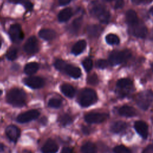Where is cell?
<instances>
[{
  "instance_id": "obj_51",
  "label": "cell",
  "mask_w": 153,
  "mask_h": 153,
  "mask_svg": "<svg viewBox=\"0 0 153 153\" xmlns=\"http://www.w3.org/2000/svg\"><path fill=\"white\" fill-rule=\"evenodd\" d=\"M1 42H0V48H1Z\"/></svg>"
},
{
  "instance_id": "obj_47",
  "label": "cell",
  "mask_w": 153,
  "mask_h": 153,
  "mask_svg": "<svg viewBox=\"0 0 153 153\" xmlns=\"http://www.w3.org/2000/svg\"><path fill=\"white\" fill-rule=\"evenodd\" d=\"M105 1H111L112 0H105Z\"/></svg>"
},
{
  "instance_id": "obj_15",
  "label": "cell",
  "mask_w": 153,
  "mask_h": 153,
  "mask_svg": "<svg viewBox=\"0 0 153 153\" xmlns=\"http://www.w3.org/2000/svg\"><path fill=\"white\" fill-rule=\"evenodd\" d=\"M58 151L57 143L52 139H48L41 148L42 153H56Z\"/></svg>"
},
{
  "instance_id": "obj_14",
  "label": "cell",
  "mask_w": 153,
  "mask_h": 153,
  "mask_svg": "<svg viewBox=\"0 0 153 153\" xmlns=\"http://www.w3.org/2000/svg\"><path fill=\"white\" fill-rule=\"evenodd\" d=\"M5 133L8 139L14 142H17L20 134V131L19 128L14 125L8 126L6 128Z\"/></svg>"
},
{
  "instance_id": "obj_48",
  "label": "cell",
  "mask_w": 153,
  "mask_h": 153,
  "mask_svg": "<svg viewBox=\"0 0 153 153\" xmlns=\"http://www.w3.org/2000/svg\"><path fill=\"white\" fill-rule=\"evenodd\" d=\"M152 70H153V63H152Z\"/></svg>"
},
{
  "instance_id": "obj_40",
  "label": "cell",
  "mask_w": 153,
  "mask_h": 153,
  "mask_svg": "<svg viewBox=\"0 0 153 153\" xmlns=\"http://www.w3.org/2000/svg\"><path fill=\"white\" fill-rule=\"evenodd\" d=\"M72 0H59V3L60 5H65L68 4Z\"/></svg>"
},
{
  "instance_id": "obj_17",
  "label": "cell",
  "mask_w": 153,
  "mask_h": 153,
  "mask_svg": "<svg viewBox=\"0 0 153 153\" xmlns=\"http://www.w3.org/2000/svg\"><path fill=\"white\" fill-rule=\"evenodd\" d=\"M65 72L70 76L74 78H78L81 75V69L76 66L71 65H66Z\"/></svg>"
},
{
  "instance_id": "obj_29",
  "label": "cell",
  "mask_w": 153,
  "mask_h": 153,
  "mask_svg": "<svg viewBox=\"0 0 153 153\" xmlns=\"http://www.w3.org/2000/svg\"><path fill=\"white\" fill-rule=\"evenodd\" d=\"M82 23V18H77L74 20L71 25V30L74 33L77 32L79 29Z\"/></svg>"
},
{
  "instance_id": "obj_3",
  "label": "cell",
  "mask_w": 153,
  "mask_h": 153,
  "mask_svg": "<svg viewBox=\"0 0 153 153\" xmlns=\"http://www.w3.org/2000/svg\"><path fill=\"white\" fill-rule=\"evenodd\" d=\"M97 100V94L94 90L91 88L82 90L79 96L78 101L82 107H88L95 103Z\"/></svg>"
},
{
  "instance_id": "obj_8",
  "label": "cell",
  "mask_w": 153,
  "mask_h": 153,
  "mask_svg": "<svg viewBox=\"0 0 153 153\" xmlns=\"http://www.w3.org/2000/svg\"><path fill=\"white\" fill-rule=\"evenodd\" d=\"M117 87L120 94L125 96L133 87V82L128 78H121L117 82Z\"/></svg>"
},
{
  "instance_id": "obj_42",
  "label": "cell",
  "mask_w": 153,
  "mask_h": 153,
  "mask_svg": "<svg viewBox=\"0 0 153 153\" xmlns=\"http://www.w3.org/2000/svg\"><path fill=\"white\" fill-rule=\"evenodd\" d=\"M25 7L27 8L31 9L32 8V4H30L29 2H26L25 3Z\"/></svg>"
},
{
  "instance_id": "obj_39",
  "label": "cell",
  "mask_w": 153,
  "mask_h": 153,
  "mask_svg": "<svg viewBox=\"0 0 153 153\" xmlns=\"http://www.w3.org/2000/svg\"><path fill=\"white\" fill-rule=\"evenodd\" d=\"M60 153H73V151L71 148L68 147H65L62 149Z\"/></svg>"
},
{
  "instance_id": "obj_18",
  "label": "cell",
  "mask_w": 153,
  "mask_h": 153,
  "mask_svg": "<svg viewBox=\"0 0 153 153\" xmlns=\"http://www.w3.org/2000/svg\"><path fill=\"white\" fill-rule=\"evenodd\" d=\"M118 113L120 115L126 117H131L136 115V111L135 109L131 106L127 105L121 106L118 109Z\"/></svg>"
},
{
  "instance_id": "obj_41",
  "label": "cell",
  "mask_w": 153,
  "mask_h": 153,
  "mask_svg": "<svg viewBox=\"0 0 153 153\" xmlns=\"http://www.w3.org/2000/svg\"><path fill=\"white\" fill-rule=\"evenodd\" d=\"M90 129L88 128V127H84L82 128V131L84 133H86V134H88L90 133Z\"/></svg>"
},
{
  "instance_id": "obj_13",
  "label": "cell",
  "mask_w": 153,
  "mask_h": 153,
  "mask_svg": "<svg viewBox=\"0 0 153 153\" xmlns=\"http://www.w3.org/2000/svg\"><path fill=\"white\" fill-rule=\"evenodd\" d=\"M134 128L137 133L143 139H146L148 136V126L143 121H137L134 124Z\"/></svg>"
},
{
  "instance_id": "obj_32",
  "label": "cell",
  "mask_w": 153,
  "mask_h": 153,
  "mask_svg": "<svg viewBox=\"0 0 153 153\" xmlns=\"http://www.w3.org/2000/svg\"><path fill=\"white\" fill-rule=\"evenodd\" d=\"M66 65L67 64L66 63V62L62 60H57L54 63L55 68L60 71H65Z\"/></svg>"
},
{
  "instance_id": "obj_46",
  "label": "cell",
  "mask_w": 153,
  "mask_h": 153,
  "mask_svg": "<svg viewBox=\"0 0 153 153\" xmlns=\"http://www.w3.org/2000/svg\"><path fill=\"white\" fill-rule=\"evenodd\" d=\"M2 90H0V96L1 95V94H2Z\"/></svg>"
},
{
  "instance_id": "obj_26",
  "label": "cell",
  "mask_w": 153,
  "mask_h": 153,
  "mask_svg": "<svg viewBox=\"0 0 153 153\" xmlns=\"http://www.w3.org/2000/svg\"><path fill=\"white\" fill-rule=\"evenodd\" d=\"M102 29L98 25H90L87 27V33L90 36H98L102 32Z\"/></svg>"
},
{
  "instance_id": "obj_30",
  "label": "cell",
  "mask_w": 153,
  "mask_h": 153,
  "mask_svg": "<svg viewBox=\"0 0 153 153\" xmlns=\"http://www.w3.org/2000/svg\"><path fill=\"white\" fill-rule=\"evenodd\" d=\"M61 105H62L61 100L56 98H52L50 99L48 103V106L53 108H58L61 106Z\"/></svg>"
},
{
  "instance_id": "obj_10",
  "label": "cell",
  "mask_w": 153,
  "mask_h": 153,
  "mask_svg": "<svg viewBox=\"0 0 153 153\" xmlns=\"http://www.w3.org/2000/svg\"><path fill=\"white\" fill-rule=\"evenodd\" d=\"M38 42L34 36L29 38L24 45V50L27 54H34L38 51Z\"/></svg>"
},
{
  "instance_id": "obj_24",
  "label": "cell",
  "mask_w": 153,
  "mask_h": 153,
  "mask_svg": "<svg viewBox=\"0 0 153 153\" xmlns=\"http://www.w3.org/2000/svg\"><path fill=\"white\" fill-rule=\"evenodd\" d=\"M81 150L82 153H96L97 148L93 143L87 142L82 145Z\"/></svg>"
},
{
  "instance_id": "obj_38",
  "label": "cell",
  "mask_w": 153,
  "mask_h": 153,
  "mask_svg": "<svg viewBox=\"0 0 153 153\" xmlns=\"http://www.w3.org/2000/svg\"><path fill=\"white\" fill-rule=\"evenodd\" d=\"M124 4V1L123 0H117L115 5V8H120L123 7Z\"/></svg>"
},
{
  "instance_id": "obj_6",
  "label": "cell",
  "mask_w": 153,
  "mask_h": 153,
  "mask_svg": "<svg viewBox=\"0 0 153 153\" xmlns=\"http://www.w3.org/2000/svg\"><path fill=\"white\" fill-rule=\"evenodd\" d=\"M108 115L102 112H90L85 115L84 118L86 122L90 124H98L105 121Z\"/></svg>"
},
{
  "instance_id": "obj_4",
  "label": "cell",
  "mask_w": 153,
  "mask_h": 153,
  "mask_svg": "<svg viewBox=\"0 0 153 153\" xmlns=\"http://www.w3.org/2000/svg\"><path fill=\"white\" fill-rule=\"evenodd\" d=\"M153 101V93L150 90H145L139 93L136 98L137 106L142 110H146Z\"/></svg>"
},
{
  "instance_id": "obj_50",
  "label": "cell",
  "mask_w": 153,
  "mask_h": 153,
  "mask_svg": "<svg viewBox=\"0 0 153 153\" xmlns=\"http://www.w3.org/2000/svg\"><path fill=\"white\" fill-rule=\"evenodd\" d=\"M152 14H153V8H152Z\"/></svg>"
},
{
  "instance_id": "obj_35",
  "label": "cell",
  "mask_w": 153,
  "mask_h": 153,
  "mask_svg": "<svg viewBox=\"0 0 153 153\" xmlns=\"http://www.w3.org/2000/svg\"><path fill=\"white\" fill-rule=\"evenodd\" d=\"M87 82H88V83H89L90 84H91V85L97 84L98 82V78H97V75L95 74H92L90 76H89L87 78Z\"/></svg>"
},
{
  "instance_id": "obj_23",
  "label": "cell",
  "mask_w": 153,
  "mask_h": 153,
  "mask_svg": "<svg viewBox=\"0 0 153 153\" xmlns=\"http://www.w3.org/2000/svg\"><path fill=\"white\" fill-rule=\"evenodd\" d=\"M61 91L66 97L71 98L74 97L75 93V88L69 84H63L60 86Z\"/></svg>"
},
{
  "instance_id": "obj_9",
  "label": "cell",
  "mask_w": 153,
  "mask_h": 153,
  "mask_svg": "<svg viewBox=\"0 0 153 153\" xmlns=\"http://www.w3.org/2000/svg\"><path fill=\"white\" fill-rule=\"evenodd\" d=\"M39 115V112L36 109L29 110L22 113L17 117V121L20 123H25L37 118Z\"/></svg>"
},
{
  "instance_id": "obj_7",
  "label": "cell",
  "mask_w": 153,
  "mask_h": 153,
  "mask_svg": "<svg viewBox=\"0 0 153 153\" xmlns=\"http://www.w3.org/2000/svg\"><path fill=\"white\" fill-rule=\"evenodd\" d=\"M9 35L11 39L14 42H19L24 37L21 26L19 24H14L10 26Z\"/></svg>"
},
{
  "instance_id": "obj_31",
  "label": "cell",
  "mask_w": 153,
  "mask_h": 153,
  "mask_svg": "<svg viewBox=\"0 0 153 153\" xmlns=\"http://www.w3.org/2000/svg\"><path fill=\"white\" fill-rule=\"evenodd\" d=\"M114 153H131V151L124 145H118L114 148Z\"/></svg>"
},
{
  "instance_id": "obj_28",
  "label": "cell",
  "mask_w": 153,
  "mask_h": 153,
  "mask_svg": "<svg viewBox=\"0 0 153 153\" xmlns=\"http://www.w3.org/2000/svg\"><path fill=\"white\" fill-rule=\"evenodd\" d=\"M59 121L60 124L62 126H66L70 124L72 122L73 120L70 115L68 114H64L60 117Z\"/></svg>"
},
{
  "instance_id": "obj_12",
  "label": "cell",
  "mask_w": 153,
  "mask_h": 153,
  "mask_svg": "<svg viewBox=\"0 0 153 153\" xmlns=\"http://www.w3.org/2000/svg\"><path fill=\"white\" fill-rule=\"evenodd\" d=\"M130 32L136 37L144 38L147 34L148 30L144 25L139 23V22L136 25L130 27Z\"/></svg>"
},
{
  "instance_id": "obj_34",
  "label": "cell",
  "mask_w": 153,
  "mask_h": 153,
  "mask_svg": "<svg viewBox=\"0 0 153 153\" xmlns=\"http://www.w3.org/2000/svg\"><path fill=\"white\" fill-rule=\"evenodd\" d=\"M82 66L84 68L85 70L86 71H90L92 67H93V62L92 60L89 59V58H87L85 60H84V61L82 62Z\"/></svg>"
},
{
  "instance_id": "obj_11",
  "label": "cell",
  "mask_w": 153,
  "mask_h": 153,
  "mask_svg": "<svg viewBox=\"0 0 153 153\" xmlns=\"http://www.w3.org/2000/svg\"><path fill=\"white\" fill-rule=\"evenodd\" d=\"M25 84L32 88H39L44 86V79L39 76H30L24 79Z\"/></svg>"
},
{
  "instance_id": "obj_16",
  "label": "cell",
  "mask_w": 153,
  "mask_h": 153,
  "mask_svg": "<svg viewBox=\"0 0 153 153\" xmlns=\"http://www.w3.org/2000/svg\"><path fill=\"white\" fill-rule=\"evenodd\" d=\"M126 20L130 27H132L139 23L138 18L136 12L134 10H129L126 14Z\"/></svg>"
},
{
  "instance_id": "obj_49",
  "label": "cell",
  "mask_w": 153,
  "mask_h": 153,
  "mask_svg": "<svg viewBox=\"0 0 153 153\" xmlns=\"http://www.w3.org/2000/svg\"><path fill=\"white\" fill-rule=\"evenodd\" d=\"M152 123H153V117H152Z\"/></svg>"
},
{
  "instance_id": "obj_1",
  "label": "cell",
  "mask_w": 153,
  "mask_h": 153,
  "mask_svg": "<svg viewBox=\"0 0 153 153\" xmlns=\"http://www.w3.org/2000/svg\"><path fill=\"white\" fill-rule=\"evenodd\" d=\"M90 12L91 14L102 23H107L111 14L106 8L99 1H94L90 5Z\"/></svg>"
},
{
  "instance_id": "obj_44",
  "label": "cell",
  "mask_w": 153,
  "mask_h": 153,
  "mask_svg": "<svg viewBox=\"0 0 153 153\" xmlns=\"http://www.w3.org/2000/svg\"><path fill=\"white\" fill-rule=\"evenodd\" d=\"M16 2H23V3H25L26 2H27L28 0H14Z\"/></svg>"
},
{
  "instance_id": "obj_45",
  "label": "cell",
  "mask_w": 153,
  "mask_h": 153,
  "mask_svg": "<svg viewBox=\"0 0 153 153\" xmlns=\"http://www.w3.org/2000/svg\"><path fill=\"white\" fill-rule=\"evenodd\" d=\"M4 150V145L1 143H0V152Z\"/></svg>"
},
{
  "instance_id": "obj_37",
  "label": "cell",
  "mask_w": 153,
  "mask_h": 153,
  "mask_svg": "<svg viewBox=\"0 0 153 153\" xmlns=\"http://www.w3.org/2000/svg\"><path fill=\"white\" fill-rule=\"evenodd\" d=\"M142 153H153V144H151L146 146Z\"/></svg>"
},
{
  "instance_id": "obj_25",
  "label": "cell",
  "mask_w": 153,
  "mask_h": 153,
  "mask_svg": "<svg viewBox=\"0 0 153 153\" xmlns=\"http://www.w3.org/2000/svg\"><path fill=\"white\" fill-rule=\"evenodd\" d=\"M39 69V65L36 62H30L25 67V72L27 75H32L35 74Z\"/></svg>"
},
{
  "instance_id": "obj_5",
  "label": "cell",
  "mask_w": 153,
  "mask_h": 153,
  "mask_svg": "<svg viewBox=\"0 0 153 153\" xmlns=\"http://www.w3.org/2000/svg\"><path fill=\"white\" fill-rule=\"evenodd\" d=\"M131 56V53L128 50L114 51L109 56L108 61L111 65H117L127 60Z\"/></svg>"
},
{
  "instance_id": "obj_36",
  "label": "cell",
  "mask_w": 153,
  "mask_h": 153,
  "mask_svg": "<svg viewBox=\"0 0 153 153\" xmlns=\"http://www.w3.org/2000/svg\"><path fill=\"white\" fill-rule=\"evenodd\" d=\"M108 65V62L104 59H99L96 62V66L100 69L106 68Z\"/></svg>"
},
{
  "instance_id": "obj_43",
  "label": "cell",
  "mask_w": 153,
  "mask_h": 153,
  "mask_svg": "<svg viewBox=\"0 0 153 153\" xmlns=\"http://www.w3.org/2000/svg\"><path fill=\"white\" fill-rule=\"evenodd\" d=\"M131 1H132L134 3L138 4H140L143 0H131Z\"/></svg>"
},
{
  "instance_id": "obj_22",
  "label": "cell",
  "mask_w": 153,
  "mask_h": 153,
  "mask_svg": "<svg viewBox=\"0 0 153 153\" xmlns=\"http://www.w3.org/2000/svg\"><path fill=\"white\" fill-rule=\"evenodd\" d=\"M73 11L71 8H66L62 10L58 15V19L61 22L68 21L72 16Z\"/></svg>"
},
{
  "instance_id": "obj_21",
  "label": "cell",
  "mask_w": 153,
  "mask_h": 153,
  "mask_svg": "<svg viewBox=\"0 0 153 153\" xmlns=\"http://www.w3.org/2000/svg\"><path fill=\"white\" fill-rule=\"evenodd\" d=\"M127 127L126 123L122 121H115L112 123L111 126L110 130L112 132L115 133H119L124 131Z\"/></svg>"
},
{
  "instance_id": "obj_19",
  "label": "cell",
  "mask_w": 153,
  "mask_h": 153,
  "mask_svg": "<svg viewBox=\"0 0 153 153\" xmlns=\"http://www.w3.org/2000/svg\"><path fill=\"white\" fill-rule=\"evenodd\" d=\"M56 32L51 29H42L39 32V36L43 39L50 41L56 37Z\"/></svg>"
},
{
  "instance_id": "obj_20",
  "label": "cell",
  "mask_w": 153,
  "mask_h": 153,
  "mask_svg": "<svg viewBox=\"0 0 153 153\" xmlns=\"http://www.w3.org/2000/svg\"><path fill=\"white\" fill-rule=\"evenodd\" d=\"M86 41L84 39H81L76 42L72 48V53L75 55H78L81 53L86 47Z\"/></svg>"
},
{
  "instance_id": "obj_2",
  "label": "cell",
  "mask_w": 153,
  "mask_h": 153,
  "mask_svg": "<svg viewBox=\"0 0 153 153\" xmlns=\"http://www.w3.org/2000/svg\"><path fill=\"white\" fill-rule=\"evenodd\" d=\"M7 102L14 106L20 107L26 103V93L19 88H13L10 90L6 96Z\"/></svg>"
},
{
  "instance_id": "obj_27",
  "label": "cell",
  "mask_w": 153,
  "mask_h": 153,
  "mask_svg": "<svg viewBox=\"0 0 153 153\" xmlns=\"http://www.w3.org/2000/svg\"><path fill=\"white\" fill-rule=\"evenodd\" d=\"M106 42L110 45H117L120 43V39L115 34L109 33L105 37Z\"/></svg>"
},
{
  "instance_id": "obj_33",
  "label": "cell",
  "mask_w": 153,
  "mask_h": 153,
  "mask_svg": "<svg viewBox=\"0 0 153 153\" xmlns=\"http://www.w3.org/2000/svg\"><path fill=\"white\" fill-rule=\"evenodd\" d=\"M17 51L16 48H11L7 53V58L10 60H14L17 57Z\"/></svg>"
}]
</instances>
